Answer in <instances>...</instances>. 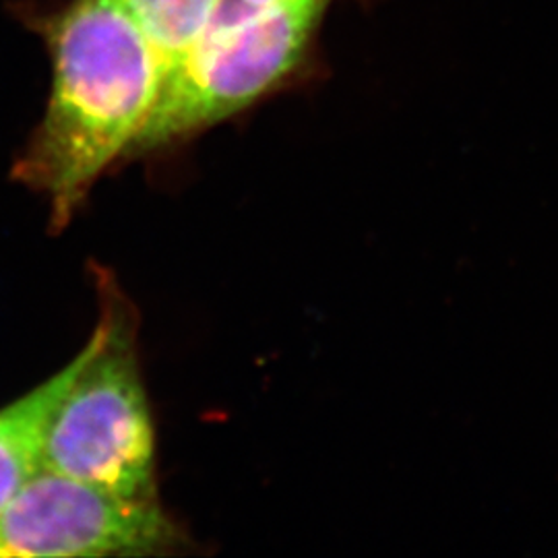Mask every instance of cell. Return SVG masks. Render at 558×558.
Masks as SVG:
<instances>
[{
  "label": "cell",
  "instance_id": "8992f818",
  "mask_svg": "<svg viewBox=\"0 0 558 558\" xmlns=\"http://www.w3.org/2000/svg\"><path fill=\"white\" fill-rule=\"evenodd\" d=\"M223 2L226 0H126L160 57L163 77L199 44L220 15Z\"/></svg>",
  "mask_w": 558,
  "mask_h": 558
},
{
  "label": "cell",
  "instance_id": "52a82bcc",
  "mask_svg": "<svg viewBox=\"0 0 558 558\" xmlns=\"http://www.w3.org/2000/svg\"><path fill=\"white\" fill-rule=\"evenodd\" d=\"M244 4H251V7H263V4H271V2H281V0H242Z\"/></svg>",
  "mask_w": 558,
  "mask_h": 558
},
{
  "label": "cell",
  "instance_id": "6da1fadb",
  "mask_svg": "<svg viewBox=\"0 0 558 558\" xmlns=\"http://www.w3.org/2000/svg\"><path fill=\"white\" fill-rule=\"evenodd\" d=\"M52 59L46 112L15 163L66 228L101 174L126 158L160 96L163 69L126 0H60L29 11Z\"/></svg>",
  "mask_w": 558,
  "mask_h": 558
},
{
  "label": "cell",
  "instance_id": "7a4b0ae2",
  "mask_svg": "<svg viewBox=\"0 0 558 558\" xmlns=\"http://www.w3.org/2000/svg\"><path fill=\"white\" fill-rule=\"evenodd\" d=\"M100 320L46 422L40 465L112 493L154 499L156 437L141 379L137 323L119 283L98 269Z\"/></svg>",
  "mask_w": 558,
  "mask_h": 558
},
{
  "label": "cell",
  "instance_id": "277c9868",
  "mask_svg": "<svg viewBox=\"0 0 558 558\" xmlns=\"http://www.w3.org/2000/svg\"><path fill=\"white\" fill-rule=\"evenodd\" d=\"M182 542L158 497H126L41 465L0 511V558L156 557Z\"/></svg>",
  "mask_w": 558,
  "mask_h": 558
},
{
  "label": "cell",
  "instance_id": "5b68a950",
  "mask_svg": "<svg viewBox=\"0 0 558 558\" xmlns=\"http://www.w3.org/2000/svg\"><path fill=\"white\" fill-rule=\"evenodd\" d=\"M83 359L85 345L57 375L44 380L23 398L0 408V511L40 470L46 422L71 380L75 379Z\"/></svg>",
  "mask_w": 558,
  "mask_h": 558
},
{
  "label": "cell",
  "instance_id": "3957f363",
  "mask_svg": "<svg viewBox=\"0 0 558 558\" xmlns=\"http://www.w3.org/2000/svg\"><path fill=\"white\" fill-rule=\"evenodd\" d=\"M327 0L251 7L226 0L199 44L161 81L126 158L205 129L259 100L299 69Z\"/></svg>",
  "mask_w": 558,
  "mask_h": 558
}]
</instances>
